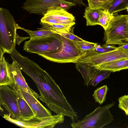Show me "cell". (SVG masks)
Here are the masks:
<instances>
[{
    "label": "cell",
    "mask_w": 128,
    "mask_h": 128,
    "mask_svg": "<svg viewBox=\"0 0 128 128\" xmlns=\"http://www.w3.org/2000/svg\"><path fill=\"white\" fill-rule=\"evenodd\" d=\"M108 88L106 85L96 89L92 95L96 102L102 104L105 101Z\"/></svg>",
    "instance_id": "7402d4cb"
},
{
    "label": "cell",
    "mask_w": 128,
    "mask_h": 128,
    "mask_svg": "<svg viewBox=\"0 0 128 128\" xmlns=\"http://www.w3.org/2000/svg\"><path fill=\"white\" fill-rule=\"evenodd\" d=\"M100 10L91 9L88 6L86 7L83 17L86 19L87 26L98 25Z\"/></svg>",
    "instance_id": "ac0fdd59"
},
{
    "label": "cell",
    "mask_w": 128,
    "mask_h": 128,
    "mask_svg": "<svg viewBox=\"0 0 128 128\" xmlns=\"http://www.w3.org/2000/svg\"><path fill=\"white\" fill-rule=\"evenodd\" d=\"M118 101V108L124 112L126 115L128 116V94L120 97Z\"/></svg>",
    "instance_id": "83f0119b"
},
{
    "label": "cell",
    "mask_w": 128,
    "mask_h": 128,
    "mask_svg": "<svg viewBox=\"0 0 128 128\" xmlns=\"http://www.w3.org/2000/svg\"><path fill=\"white\" fill-rule=\"evenodd\" d=\"M76 4L65 0H26L22 8L28 13L43 16L50 8L60 6L67 11Z\"/></svg>",
    "instance_id": "9c48e42d"
},
{
    "label": "cell",
    "mask_w": 128,
    "mask_h": 128,
    "mask_svg": "<svg viewBox=\"0 0 128 128\" xmlns=\"http://www.w3.org/2000/svg\"><path fill=\"white\" fill-rule=\"evenodd\" d=\"M114 16V14L110 13L108 9H100L98 25L102 26L106 30Z\"/></svg>",
    "instance_id": "ffe728a7"
},
{
    "label": "cell",
    "mask_w": 128,
    "mask_h": 128,
    "mask_svg": "<svg viewBox=\"0 0 128 128\" xmlns=\"http://www.w3.org/2000/svg\"><path fill=\"white\" fill-rule=\"evenodd\" d=\"M128 0H114L108 10L110 13H116L126 10Z\"/></svg>",
    "instance_id": "cb8c5ba5"
},
{
    "label": "cell",
    "mask_w": 128,
    "mask_h": 128,
    "mask_svg": "<svg viewBox=\"0 0 128 128\" xmlns=\"http://www.w3.org/2000/svg\"><path fill=\"white\" fill-rule=\"evenodd\" d=\"M76 68L81 74L86 86L88 87L97 69L86 64L80 62L76 63Z\"/></svg>",
    "instance_id": "2e32d148"
},
{
    "label": "cell",
    "mask_w": 128,
    "mask_h": 128,
    "mask_svg": "<svg viewBox=\"0 0 128 128\" xmlns=\"http://www.w3.org/2000/svg\"><path fill=\"white\" fill-rule=\"evenodd\" d=\"M117 48L120 50H128V43L124 45H119Z\"/></svg>",
    "instance_id": "f546056e"
},
{
    "label": "cell",
    "mask_w": 128,
    "mask_h": 128,
    "mask_svg": "<svg viewBox=\"0 0 128 128\" xmlns=\"http://www.w3.org/2000/svg\"><path fill=\"white\" fill-rule=\"evenodd\" d=\"M61 36L53 33L49 35L25 42L23 50L30 53L40 54L56 52L61 48Z\"/></svg>",
    "instance_id": "8992f818"
},
{
    "label": "cell",
    "mask_w": 128,
    "mask_h": 128,
    "mask_svg": "<svg viewBox=\"0 0 128 128\" xmlns=\"http://www.w3.org/2000/svg\"><path fill=\"white\" fill-rule=\"evenodd\" d=\"M54 33L58 34L68 39L72 40L75 42L83 41L84 40L74 35L70 31L62 32H56Z\"/></svg>",
    "instance_id": "f1b7e54d"
},
{
    "label": "cell",
    "mask_w": 128,
    "mask_h": 128,
    "mask_svg": "<svg viewBox=\"0 0 128 128\" xmlns=\"http://www.w3.org/2000/svg\"><path fill=\"white\" fill-rule=\"evenodd\" d=\"M18 29H21L27 33L30 36V39H34L43 37L49 35L54 33L51 31L44 30H32L22 28L18 25Z\"/></svg>",
    "instance_id": "d4e9b609"
},
{
    "label": "cell",
    "mask_w": 128,
    "mask_h": 128,
    "mask_svg": "<svg viewBox=\"0 0 128 128\" xmlns=\"http://www.w3.org/2000/svg\"><path fill=\"white\" fill-rule=\"evenodd\" d=\"M111 73L110 71L97 69L90 82L89 86H96L100 82L108 78Z\"/></svg>",
    "instance_id": "44dd1931"
},
{
    "label": "cell",
    "mask_w": 128,
    "mask_h": 128,
    "mask_svg": "<svg viewBox=\"0 0 128 128\" xmlns=\"http://www.w3.org/2000/svg\"><path fill=\"white\" fill-rule=\"evenodd\" d=\"M128 58V50L117 48L107 52L96 53L90 51L83 54L79 62L96 67L115 60Z\"/></svg>",
    "instance_id": "52a82bcc"
},
{
    "label": "cell",
    "mask_w": 128,
    "mask_h": 128,
    "mask_svg": "<svg viewBox=\"0 0 128 128\" xmlns=\"http://www.w3.org/2000/svg\"><path fill=\"white\" fill-rule=\"evenodd\" d=\"M126 11L128 13V4L127 6L126 7Z\"/></svg>",
    "instance_id": "1f68e13d"
},
{
    "label": "cell",
    "mask_w": 128,
    "mask_h": 128,
    "mask_svg": "<svg viewBox=\"0 0 128 128\" xmlns=\"http://www.w3.org/2000/svg\"><path fill=\"white\" fill-rule=\"evenodd\" d=\"M117 47L114 45L108 44L105 43L101 46L98 44L94 49L90 51L96 53H102L114 50Z\"/></svg>",
    "instance_id": "4316f807"
},
{
    "label": "cell",
    "mask_w": 128,
    "mask_h": 128,
    "mask_svg": "<svg viewBox=\"0 0 128 128\" xmlns=\"http://www.w3.org/2000/svg\"><path fill=\"white\" fill-rule=\"evenodd\" d=\"M19 88L24 98L33 111L35 118H43L52 115L51 112L43 105L37 98L30 93Z\"/></svg>",
    "instance_id": "4fadbf2b"
},
{
    "label": "cell",
    "mask_w": 128,
    "mask_h": 128,
    "mask_svg": "<svg viewBox=\"0 0 128 128\" xmlns=\"http://www.w3.org/2000/svg\"><path fill=\"white\" fill-rule=\"evenodd\" d=\"M115 104L114 102L102 106H98L80 120L70 124L73 128H102L114 120L110 109Z\"/></svg>",
    "instance_id": "3957f363"
},
{
    "label": "cell",
    "mask_w": 128,
    "mask_h": 128,
    "mask_svg": "<svg viewBox=\"0 0 128 128\" xmlns=\"http://www.w3.org/2000/svg\"><path fill=\"white\" fill-rule=\"evenodd\" d=\"M9 73L13 82L20 88L39 99L40 96L28 86L22 73L21 68L17 62L13 60L11 64L8 63Z\"/></svg>",
    "instance_id": "7c38bea8"
},
{
    "label": "cell",
    "mask_w": 128,
    "mask_h": 128,
    "mask_svg": "<svg viewBox=\"0 0 128 128\" xmlns=\"http://www.w3.org/2000/svg\"><path fill=\"white\" fill-rule=\"evenodd\" d=\"M0 103L12 118L20 120L16 91L8 86H0Z\"/></svg>",
    "instance_id": "30bf717a"
},
{
    "label": "cell",
    "mask_w": 128,
    "mask_h": 128,
    "mask_svg": "<svg viewBox=\"0 0 128 128\" xmlns=\"http://www.w3.org/2000/svg\"><path fill=\"white\" fill-rule=\"evenodd\" d=\"M18 25L8 10L0 8V57L11 54L15 48Z\"/></svg>",
    "instance_id": "7a4b0ae2"
},
{
    "label": "cell",
    "mask_w": 128,
    "mask_h": 128,
    "mask_svg": "<svg viewBox=\"0 0 128 128\" xmlns=\"http://www.w3.org/2000/svg\"><path fill=\"white\" fill-rule=\"evenodd\" d=\"M74 2H75L76 4H77L79 5H82L86 7L87 5L83 2V0H72Z\"/></svg>",
    "instance_id": "4dcf8cb0"
},
{
    "label": "cell",
    "mask_w": 128,
    "mask_h": 128,
    "mask_svg": "<svg viewBox=\"0 0 128 128\" xmlns=\"http://www.w3.org/2000/svg\"><path fill=\"white\" fill-rule=\"evenodd\" d=\"M10 116L9 114H4L3 117L18 126L26 128H52L58 124L63 123L64 120V116L57 114L43 118L35 117L27 120H14Z\"/></svg>",
    "instance_id": "ba28073f"
},
{
    "label": "cell",
    "mask_w": 128,
    "mask_h": 128,
    "mask_svg": "<svg viewBox=\"0 0 128 128\" xmlns=\"http://www.w3.org/2000/svg\"><path fill=\"white\" fill-rule=\"evenodd\" d=\"M76 43L78 48L83 54L94 50L98 44L97 43L90 42L84 40L76 42Z\"/></svg>",
    "instance_id": "484cf974"
},
{
    "label": "cell",
    "mask_w": 128,
    "mask_h": 128,
    "mask_svg": "<svg viewBox=\"0 0 128 128\" xmlns=\"http://www.w3.org/2000/svg\"><path fill=\"white\" fill-rule=\"evenodd\" d=\"M75 17L60 6L49 8L40 20V22L50 24H75Z\"/></svg>",
    "instance_id": "8fae6325"
},
{
    "label": "cell",
    "mask_w": 128,
    "mask_h": 128,
    "mask_svg": "<svg viewBox=\"0 0 128 128\" xmlns=\"http://www.w3.org/2000/svg\"><path fill=\"white\" fill-rule=\"evenodd\" d=\"M107 44L122 45L128 43V14L114 16L104 33Z\"/></svg>",
    "instance_id": "277c9868"
},
{
    "label": "cell",
    "mask_w": 128,
    "mask_h": 128,
    "mask_svg": "<svg viewBox=\"0 0 128 128\" xmlns=\"http://www.w3.org/2000/svg\"></svg>",
    "instance_id": "d6a6232c"
},
{
    "label": "cell",
    "mask_w": 128,
    "mask_h": 128,
    "mask_svg": "<svg viewBox=\"0 0 128 128\" xmlns=\"http://www.w3.org/2000/svg\"><path fill=\"white\" fill-rule=\"evenodd\" d=\"M8 63L4 56L0 58V86H10L13 83L9 73Z\"/></svg>",
    "instance_id": "e0dca14e"
},
{
    "label": "cell",
    "mask_w": 128,
    "mask_h": 128,
    "mask_svg": "<svg viewBox=\"0 0 128 128\" xmlns=\"http://www.w3.org/2000/svg\"><path fill=\"white\" fill-rule=\"evenodd\" d=\"M10 56L13 60L17 62L21 70L34 82L39 91V99L45 103L51 111L56 114L70 118L72 122L78 120L77 112L48 73L33 61L21 55L16 50L11 54Z\"/></svg>",
    "instance_id": "6da1fadb"
},
{
    "label": "cell",
    "mask_w": 128,
    "mask_h": 128,
    "mask_svg": "<svg viewBox=\"0 0 128 128\" xmlns=\"http://www.w3.org/2000/svg\"><path fill=\"white\" fill-rule=\"evenodd\" d=\"M100 70L115 72L128 69V58H122L98 66L96 67Z\"/></svg>",
    "instance_id": "9a60e30c"
},
{
    "label": "cell",
    "mask_w": 128,
    "mask_h": 128,
    "mask_svg": "<svg viewBox=\"0 0 128 128\" xmlns=\"http://www.w3.org/2000/svg\"><path fill=\"white\" fill-rule=\"evenodd\" d=\"M61 37L62 45L59 50L38 54L47 60L58 63L76 64L79 62L83 54L77 47L76 42L62 36Z\"/></svg>",
    "instance_id": "5b68a950"
},
{
    "label": "cell",
    "mask_w": 128,
    "mask_h": 128,
    "mask_svg": "<svg viewBox=\"0 0 128 128\" xmlns=\"http://www.w3.org/2000/svg\"><path fill=\"white\" fill-rule=\"evenodd\" d=\"M16 92L20 120H30L35 117V115L31 108L24 98L18 86L13 83L9 86Z\"/></svg>",
    "instance_id": "5bb4252c"
},
{
    "label": "cell",
    "mask_w": 128,
    "mask_h": 128,
    "mask_svg": "<svg viewBox=\"0 0 128 128\" xmlns=\"http://www.w3.org/2000/svg\"><path fill=\"white\" fill-rule=\"evenodd\" d=\"M88 6L92 9H108L114 0H87Z\"/></svg>",
    "instance_id": "603a6c76"
},
{
    "label": "cell",
    "mask_w": 128,
    "mask_h": 128,
    "mask_svg": "<svg viewBox=\"0 0 128 128\" xmlns=\"http://www.w3.org/2000/svg\"><path fill=\"white\" fill-rule=\"evenodd\" d=\"M41 27L37 28L38 30H48L54 33L56 32H66L70 31L72 27L75 24H50L40 22Z\"/></svg>",
    "instance_id": "d6986e66"
}]
</instances>
